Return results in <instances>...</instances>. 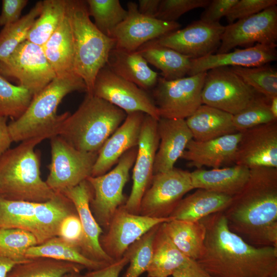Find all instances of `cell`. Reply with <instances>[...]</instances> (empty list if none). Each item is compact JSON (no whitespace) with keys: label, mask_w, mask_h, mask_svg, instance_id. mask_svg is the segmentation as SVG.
<instances>
[{"label":"cell","mask_w":277,"mask_h":277,"mask_svg":"<svg viewBox=\"0 0 277 277\" xmlns=\"http://www.w3.org/2000/svg\"><path fill=\"white\" fill-rule=\"evenodd\" d=\"M136 51L147 61L161 71V76L174 80L187 75L191 58L171 48L159 45L152 41L146 43Z\"/></svg>","instance_id":"cell-32"},{"label":"cell","mask_w":277,"mask_h":277,"mask_svg":"<svg viewBox=\"0 0 277 277\" xmlns=\"http://www.w3.org/2000/svg\"><path fill=\"white\" fill-rule=\"evenodd\" d=\"M206 72L174 80L159 76L152 97L160 118L185 120L202 105Z\"/></svg>","instance_id":"cell-8"},{"label":"cell","mask_w":277,"mask_h":277,"mask_svg":"<svg viewBox=\"0 0 277 277\" xmlns=\"http://www.w3.org/2000/svg\"><path fill=\"white\" fill-rule=\"evenodd\" d=\"M25 256L28 259L47 258L80 264L90 271L104 268L109 264L92 260L85 256L80 250L58 236L43 244L28 248Z\"/></svg>","instance_id":"cell-34"},{"label":"cell","mask_w":277,"mask_h":277,"mask_svg":"<svg viewBox=\"0 0 277 277\" xmlns=\"http://www.w3.org/2000/svg\"><path fill=\"white\" fill-rule=\"evenodd\" d=\"M241 132L235 165L277 168V121Z\"/></svg>","instance_id":"cell-19"},{"label":"cell","mask_w":277,"mask_h":277,"mask_svg":"<svg viewBox=\"0 0 277 277\" xmlns=\"http://www.w3.org/2000/svg\"><path fill=\"white\" fill-rule=\"evenodd\" d=\"M160 225L151 228L126 250L124 254L128 258L130 265L122 277H139L147 271L152 258L154 237Z\"/></svg>","instance_id":"cell-43"},{"label":"cell","mask_w":277,"mask_h":277,"mask_svg":"<svg viewBox=\"0 0 277 277\" xmlns=\"http://www.w3.org/2000/svg\"><path fill=\"white\" fill-rule=\"evenodd\" d=\"M74 212L76 211L72 202L61 193L55 192L49 200L37 203L31 229L37 245L57 236L64 219Z\"/></svg>","instance_id":"cell-25"},{"label":"cell","mask_w":277,"mask_h":277,"mask_svg":"<svg viewBox=\"0 0 277 277\" xmlns=\"http://www.w3.org/2000/svg\"><path fill=\"white\" fill-rule=\"evenodd\" d=\"M172 275L173 277H208L207 273L196 261L190 259L177 268Z\"/></svg>","instance_id":"cell-50"},{"label":"cell","mask_w":277,"mask_h":277,"mask_svg":"<svg viewBox=\"0 0 277 277\" xmlns=\"http://www.w3.org/2000/svg\"><path fill=\"white\" fill-rule=\"evenodd\" d=\"M86 2L95 26L103 34L112 38L115 28L126 17L127 10L119 0H87Z\"/></svg>","instance_id":"cell-38"},{"label":"cell","mask_w":277,"mask_h":277,"mask_svg":"<svg viewBox=\"0 0 277 277\" xmlns=\"http://www.w3.org/2000/svg\"><path fill=\"white\" fill-rule=\"evenodd\" d=\"M161 0H139L138 10L145 16L155 18Z\"/></svg>","instance_id":"cell-53"},{"label":"cell","mask_w":277,"mask_h":277,"mask_svg":"<svg viewBox=\"0 0 277 277\" xmlns=\"http://www.w3.org/2000/svg\"><path fill=\"white\" fill-rule=\"evenodd\" d=\"M74 46V72L84 81L87 94L93 95L95 79L115 47L114 38L103 34L90 18L86 1L67 0Z\"/></svg>","instance_id":"cell-6"},{"label":"cell","mask_w":277,"mask_h":277,"mask_svg":"<svg viewBox=\"0 0 277 277\" xmlns=\"http://www.w3.org/2000/svg\"><path fill=\"white\" fill-rule=\"evenodd\" d=\"M250 176V169L240 165L190 172L194 189H202L233 197L239 193Z\"/></svg>","instance_id":"cell-26"},{"label":"cell","mask_w":277,"mask_h":277,"mask_svg":"<svg viewBox=\"0 0 277 277\" xmlns=\"http://www.w3.org/2000/svg\"><path fill=\"white\" fill-rule=\"evenodd\" d=\"M277 6H273L225 26L216 54L254 44L276 45Z\"/></svg>","instance_id":"cell-14"},{"label":"cell","mask_w":277,"mask_h":277,"mask_svg":"<svg viewBox=\"0 0 277 277\" xmlns=\"http://www.w3.org/2000/svg\"><path fill=\"white\" fill-rule=\"evenodd\" d=\"M277 121L269 108V101L263 95L238 114L233 115L232 121L237 132Z\"/></svg>","instance_id":"cell-44"},{"label":"cell","mask_w":277,"mask_h":277,"mask_svg":"<svg viewBox=\"0 0 277 277\" xmlns=\"http://www.w3.org/2000/svg\"><path fill=\"white\" fill-rule=\"evenodd\" d=\"M276 45L256 44L244 49L191 59L188 76L221 67H256L269 64L277 58Z\"/></svg>","instance_id":"cell-22"},{"label":"cell","mask_w":277,"mask_h":277,"mask_svg":"<svg viewBox=\"0 0 277 277\" xmlns=\"http://www.w3.org/2000/svg\"><path fill=\"white\" fill-rule=\"evenodd\" d=\"M232 197L197 189L181 200L169 217L186 221H199L209 215L224 211L230 204Z\"/></svg>","instance_id":"cell-29"},{"label":"cell","mask_w":277,"mask_h":277,"mask_svg":"<svg viewBox=\"0 0 277 277\" xmlns=\"http://www.w3.org/2000/svg\"><path fill=\"white\" fill-rule=\"evenodd\" d=\"M28 3L27 0H3L0 26L4 27L18 21Z\"/></svg>","instance_id":"cell-49"},{"label":"cell","mask_w":277,"mask_h":277,"mask_svg":"<svg viewBox=\"0 0 277 277\" xmlns=\"http://www.w3.org/2000/svg\"><path fill=\"white\" fill-rule=\"evenodd\" d=\"M133 214L123 205L115 211L106 233L100 242L104 252L114 261L121 259L128 248L154 226L173 220Z\"/></svg>","instance_id":"cell-15"},{"label":"cell","mask_w":277,"mask_h":277,"mask_svg":"<svg viewBox=\"0 0 277 277\" xmlns=\"http://www.w3.org/2000/svg\"><path fill=\"white\" fill-rule=\"evenodd\" d=\"M159 145L155 154L153 174L174 168L192 135L185 120L160 118L157 121Z\"/></svg>","instance_id":"cell-24"},{"label":"cell","mask_w":277,"mask_h":277,"mask_svg":"<svg viewBox=\"0 0 277 277\" xmlns=\"http://www.w3.org/2000/svg\"><path fill=\"white\" fill-rule=\"evenodd\" d=\"M163 228L176 248L186 257L197 261L203 254L206 230L201 221L173 219L162 224Z\"/></svg>","instance_id":"cell-31"},{"label":"cell","mask_w":277,"mask_h":277,"mask_svg":"<svg viewBox=\"0 0 277 277\" xmlns=\"http://www.w3.org/2000/svg\"><path fill=\"white\" fill-rule=\"evenodd\" d=\"M42 47L56 76L74 73L73 36L66 13L57 29Z\"/></svg>","instance_id":"cell-30"},{"label":"cell","mask_w":277,"mask_h":277,"mask_svg":"<svg viewBox=\"0 0 277 277\" xmlns=\"http://www.w3.org/2000/svg\"><path fill=\"white\" fill-rule=\"evenodd\" d=\"M269 108L274 118L277 119V96L269 101Z\"/></svg>","instance_id":"cell-56"},{"label":"cell","mask_w":277,"mask_h":277,"mask_svg":"<svg viewBox=\"0 0 277 277\" xmlns=\"http://www.w3.org/2000/svg\"><path fill=\"white\" fill-rule=\"evenodd\" d=\"M37 203L0 197V228L21 229L31 232Z\"/></svg>","instance_id":"cell-41"},{"label":"cell","mask_w":277,"mask_h":277,"mask_svg":"<svg viewBox=\"0 0 277 277\" xmlns=\"http://www.w3.org/2000/svg\"><path fill=\"white\" fill-rule=\"evenodd\" d=\"M157 121L145 114L133 164L132 190L123 205L127 211L133 214H139L142 198L153 175L155 156L159 145Z\"/></svg>","instance_id":"cell-16"},{"label":"cell","mask_w":277,"mask_h":277,"mask_svg":"<svg viewBox=\"0 0 277 277\" xmlns=\"http://www.w3.org/2000/svg\"><path fill=\"white\" fill-rule=\"evenodd\" d=\"M243 81L269 101L277 96V71L269 64L256 67H230Z\"/></svg>","instance_id":"cell-39"},{"label":"cell","mask_w":277,"mask_h":277,"mask_svg":"<svg viewBox=\"0 0 277 277\" xmlns=\"http://www.w3.org/2000/svg\"><path fill=\"white\" fill-rule=\"evenodd\" d=\"M224 29L219 22L208 23L199 19L151 41L196 59L216 52Z\"/></svg>","instance_id":"cell-17"},{"label":"cell","mask_w":277,"mask_h":277,"mask_svg":"<svg viewBox=\"0 0 277 277\" xmlns=\"http://www.w3.org/2000/svg\"><path fill=\"white\" fill-rule=\"evenodd\" d=\"M73 203L80 220L84 232L81 252L88 258L111 264L114 262L103 250L100 242L102 229L90 208L92 189L87 180L62 193Z\"/></svg>","instance_id":"cell-20"},{"label":"cell","mask_w":277,"mask_h":277,"mask_svg":"<svg viewBox=\"0 0 277 277\" xmlns=\"http://www.w3.org/2000/svg\"><path fill=\"white\" fill-rule=\"evenodd\" d=\"M0 73L6 78L35 95L49 84L56 75L42 47L26 40L5 60L0 61Z\"/></svg>","instance_id":"cell-10"},{"label":"cell","mask_w":277,"mask_h":277,"mask_svg":"<svg viewBox=\"0 0 277 277\" xmlns=\"http://www.w3.org/2000/svg\"><path fill=\"white\" fill-rule=\"evenodd\" d=\"M67 0H44L26 40L42 46L57 29L66 13Z\"/></svg>","instance_id":"cell-36"},{"label":"cell","mask_w":277,"mask_h":277,"mask_svg":"<svg viewBox=\"0 0 277 277\" xmlns=\"http://www.w3.org/2000/svg\"><path fill=\"white\" fill-rule=\"evenodd\" d=\"M7 118L0 116V156L9 149L13 142L7 124Z\"/></svg>","instance_id":"cell-52"},{"label":"cell","mask_w":277,"mask_h":277,"mask_svg":"<svg viewBox=\"0 0 277 277\" xmlns=\"http://www.w3.org/2000/svg\"><path fill=\"white\" fill-rule=\"evenodd\" d=\"M50 139L51 160L45 182L54 192L62 193L91 176L98 152L79 151L60 135Z\"/></svg>","instance_id":"cell-9"},{"label":"cell","mask_w":277,"mask_h":277,"mask_svg":"<svg viewBox=\"0 0 277 277\" xmlns=\"http://www.w3.org/2000/svg\"><path fill=\"white\" fill-rule=\"evenodd\" d=\"M222 212L229 230L246 243L277 247V168L250 169L247 183Z\"/></svg>","instance_id":"cell-2"},{"label":"cell","mask_w":277,"mask_h":277,"mask_svg":"<svg viewBox=\"0 0 277 277\" xmlns=\"http://www.w3.org/2000/svg\"><path fill=\"white\" fill-rule=\"evenodd\" d=\"M80 251L84 242V232L76 212L66 216L61 223L58 236Z\"/></svg>","instance_id":"cell-47"},{"label":"cell","mask_w":277,"mask_h":277,"mask_svg":"<svg viewBox=\"0 0 277 277\" xmlns=\"http://www.w3.org/2000/svg\"><path fill=\"white\" fill-rule=\"evenodd\" d=\"M193 189L189 171L174 167L169 171L153 174L142 198L139 214L169 217L184 195Z\"/></svg>","instance_id":"cell-12"},{"label":"cell","mask_w":277,"mask_h":277,"mask_svg":"<svg viewBox=\"0 0 277 277\" xmlns=\"http://www.w3.org/2000/svg\"><path fill=\"white\" fill-rule=\"evenodd\" d=\"M260 95L230 67H221L206 72L201 97L203 104L234 115Z\"/></svg>","instance_id":"cell-11"},{"label":"cell","mask_w":277,"mask_h":277,"mask_svg":"<svg viewBox=\"0 0 277 277\" xmlns=\"http://www.w3.org/2000/svg\"><path fill=\"white\" fill-rule=\"evenodd\" d=\"M45 139L40 136L23 141L0 156V197L42 203L54 195L41 177L39 159L34 151Z\"/></svg>","instance_id":"cell-4"},{"label":"cell","mask_w":277,"mask_h":277,"mask_svg":"<svg viewBox=\"0 0 277 277\" xmlns=\"http://www.w3.org/2000/svg\"><path fill=\"white\" fill-rule=\"evenodd\" d=\"M74 91L87 92L83 79L75 73L56 77L33 97L28 108L19 118L8 124L13 142L34 137L46 138L57 135L62 124L70 114L57 115V107L64 97Z\"/></svg>","instance_id":"cell-3"},{"label":"cell","mask_w":277,"mask_h":277,"mask_svg":"<svg viewBox=\"0 0 277 277\" xmlns=\"http://www.w3.org/2000/svg\"><path fill=\"white\" fill-rule=\"evenodd\" d=\"M93 95L116 106L127 114L141 111L157 120L160 118L153 99L147 91L118 76L107 65L96 76Z\"/></svg>","instance_id":"cell-13"},{"label":"cell","mask_w":277,"mask_h":277,"mask_svg":"<svg viewBox=\"0 0 277 277\" xmlns=\"http://www.w3.org/2000/svg\"><path fill=\"white\" fill-rule=\"evenodd\" d=\"M18 263L0 255V277H6L12 267Z\"/></svg>","instance_id":"cell-54"},{"label":"cell","mask_w":277,"mask_h":277,"mask_svg":"<svg viewBox=\"0 0 277 277\" xmlns=\"http://www.w3.org/2000/svg\"><path fill=\"white\" fill-rule=\"evenodd\" d=\"M37 244L35 236L28 231L0 228V255L18 264L30 259L26 257V251Z\"/></svg>","instance_id":"cell-42"},{"label":"cell","mask_w":277,"mask_h":277,"mask_svg":"<svg viewBox=\"0 0 277 277\" xmlns=\"http://www.w3.org/2000/svg\"><path fill=\"white\" fill-rule=\"evenodd\" d=\"M233 115L216 108L201 105L186 123L197 141H206L237 132Z\"/></svg>","instance_id":"cell-28"},{"label":"cell","mask_w":277,"mask_h":277,"mask_svg":"<svg viewBox=\"0 0 277 277\" xmlns=\"http://www.w3.org/2000/svg\"><path fill=\"white\" fill-rule=\"evenodd\" d=\"M209 0H161L155 18L166 22H176L185 13L199 8H205Z\"/></svg>","instance_id":"cell-45"},{"label":"cell","mask_w":277,"mask_h":277,"mask_svg":"<svg viewBox=\"0 0 277 277\" xmlns=\"http://www.w3.org/2000/svg\"><path fill=\"white\" fill-rule=\"evenodd\" d=\"M84 268L74 263L37 258L15 265L6 277H63L68 273H80Z\"/></svg>","instance_id":"cell-35"},{"label":"cell","mask_w":277,"mask_h":277,"mask_svg":"<svg viewBox=\"0 0 277 277\" xmlns=\"http://www.w3.org/2000/svg\"><path fill=\"white\" fill-rule=\"evenodd\" d=\"M208 277H212L208 274Z\"/></svg>","instance_id":"cell-57"},{"label":"cell","mask_w":277,"mask_h":277,"mask_svg":"<svg viewBox=\"0 0 277 277\" xmlns=\"http://www.w3.org/2000/svg\"><path fill=\"white\" fill-rule=\"evenodd\" d=\"M42 8V1H38L18 21L3 27L0 31V61L7 59L26 40L30 29L41 12Z\"/></svg>","instance_id":"cell-37"},{"label":"cell","mask_w":277,"mask_h":277,"mask_svg":"<svg viewBox=\"0 0 277 277\" xmlns=\"http://www.w3.org/2000/svg\"><path fill=\"white\" fill-rule=\"evenodd\" d=\"M188 259L174 245L160 224L153 241L152 258L146 271L148 277L171 275Z\"/></svg>","instance_id":"cell-33"},{"label":"cell","mask_w":277,"mask_h":277,"mask_svg":"<svg viewBox=\"0 0 277 277\" xmlns=\"http://www.w3.org/2000/svg\"><path fill=\"white\" fill-rule=\"evenodd\" d=\"M205 250L196 262L212 277H277V247H255L231 231L222 212L200 220Z\"/></svg>","instance_id":"cell-1"},{"label":"cell","mask_w":277,"mask_h":277,"mask_svg":"<svg viewBox=\"0 0 277 277\" xmlns=\"http://www.w3.org/2000/svg\"><path fill=\"white\" fill-rule=\"evenodd\" d=\"M241 132L224 135L206 141L193 138L188 143L181 159L191 167L206 166L215 169L235 163Z\"/></svg>","instance_id":"cell-23"},{"label":"cell","mask_w":277,"mask_h":277,"mask_svg":"<svg viewBox=\"0 0 277 277\" xmlns=\"http://www.w3.org/2000/svg\"><path fill=\"white\" fill-rule=\"evenodd\" d=\"M98 271V270L90 271L83 275L80 274V273H68L65 275L63 277H96Z\"/></svg>","instance_id":"cell-55"},{"label":"cell","mask_w":277,"mask_h":277,"mask_svg":"<svg viewBox=\"0 0 277 277\" xmlns=\"http://www.w3.org/2000/svg\"><path fill=\"white\" fill-rule=\"evenodd\" d=\"M106 65L116 75L145 91L152 90L157 83V73L137 51L114 48L109 54Z\"/></svg>","instance_id":"cell-27"},{"label":"cell","mask_w":277,"mask_h":277,"mask_svg":"<svg viewBox=\"0 0 277 277\" xmlns=\"http://www.w3.org/2000/svg\"><path fill=\"white\" fill-rule=\"evenodd\" d=\"M126 116L116 106L87 94L77 109L64 121L57 135L79 151L98 152Z\"/></svg>","instance_id":"cell-5"},{"label":"cell","mask_w":277,"mask_h":277,"mask_svg":"<svg viewBox=\"0 0 277 277\" xmlns=\"http://www.w3.org/2000/svg\"><path fill=\"white\" fill-rule=\"evenodd\" d=\"M137 146L126 152L110 171L87 179L93 194L90 206L100 226L107 230L116 209L126 202L124 187L128 181L129 171L133 166Z\"/></svg>","instance_id":"cell-7"},{"label":"cell","mask_w":277,"mask_h":277,"mask_svg":"<svg viewBox=\"0 0 277 277\" xmlns=\"http://www.w3.org/2000/svg\"><path fill=\"white\" fill-rule=\"evenodd\" d=\"M127 8L126 17L112 34L115 48L136 51L146 43L178 30L181 26L177 22H166L143 15L135 2H129Z\"/></svg>","instance_id":"cell-18"},{"label":"cell","mask_w":277,"mask_h":277,"mask_svg":"<svg viewBox=\"0 0 277 277\" xmlns=\"http://www.w3.org/2000/svg\"><path fill=\"white\" fill-rule=\"evenodd\" d=\"M276 4V0H238L225 17L229 24Z\"/></svg>","instance_id":"cell-46"},{"label":"cell","mask_w":277,"mask_h":277,"mask_svg":"<svg viewBox=\"0 0 277 277\" xmlns=\"http://www.w3.org/2000/svg\"><path fill=\"white\" fill-rule=\"evenodd\" d=\"M145 115V113L141 111L127 114L122 124L107 138L99 150L91 176L107 173L126 152L137 146Z\"/></svg>","instance_id":"cell-21"},{"label":"cell","mask_w":277,"mask_h":277,"mask_svg":"<svg viewBox=\"0 0 277 277\" xmlns=\"http://www.w3.org/2000/svg\"><path fill=\"white\" fill-rule=\"evenodd\" d=\"M129 263L127 255L124 254L120 260L115 261L109 266L98 270L96 277H118L124 267Z\"/></svg>","instance_id":"cell-51"},{"label":"cell","mask_w":277,"mask_h":277,"mask_svg":"<svg viewBox=\"0 0 277 277\" xmlns=\"http://www.w3.org/2000/svg\"><path fill=\"white\" fill-rule=\"evenodd\" d=\"M238 0H212L201 13L200 20L208 23L219 22L226 16Z\"/></svg>","instance_id":"cell-48"},{"label":"cell","mask_w":277,"mask_h":277,"mask_svg":"<svg viewBox=\"0 0 277 277\" xmlns=\"http://www.w3.org/2000/svg\"><path fill=\"white\" fill-rule=\"evenodd\" d=\"M33 97L28 90L10 83L0 73V116L17 119L26 111Z\"/></svg>","instance_id":"cell-40"}]
</instances>
